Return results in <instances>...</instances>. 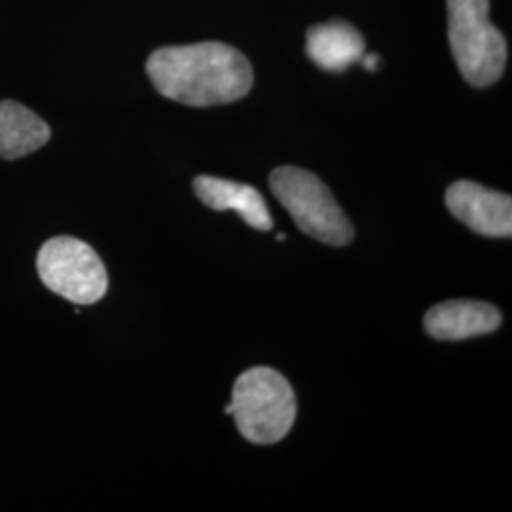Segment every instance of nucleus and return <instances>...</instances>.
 I'll return each mask as SVG.
<instances>
[{
    "label": "nucleus",
    "mask_w": 512,
    "mask_h": 512,
    "mask_svg": "<svg viewBox=\"0 0 512 512\" xmlns=\"http://www.w3.org/2000/svg\"><path fill=\"white\" fill-rule=\"evenodd\" d=\"M147 73L164 97L188 107L234 103L253 88L249 59L222 42L160 48L148 57Z\"/></svg>",
    "instance_id": "1"
},
{
    "label": "nucleus",
    "mask_w": 512,
    "mask_h": 512,
    "mask_svg": "<svg viewBox=\"0 0 512 512\" xmlns=\"http://www.w3.org/2000/svg\"><path fill=\"white\" fill-rule=\"evenodd\" d=\"M224 412L234 416L243 439L275 444L289 435L296 420L293 387L270 366L249 368L236 380Z\"/></svg>",
    "instance_id": "2"
},
{
    "label": "nucleus",
    "mask_w": 512,
    "mask_h": 512,
    "mask_svg": "<svg viewBox=\"0 0 512 512\" xmlns=\"http://www.w3.org/2000/svg\"><path fill=\"white\" fill-rule=\"evenodd\" d=\"M448 38L463 78L495 84L507 67V40L490 19V0H448Z\"/></svg>",
    "instance_id": "3"
},
{
    "label": "nucleus",
    "mask_w": 512,
    "mask_h": 512,
    "mask_svg": "<svg viewBox=\"0 0 512 512\" xmlns=\"http://www.w3.org/2000/svg\"><path fill=\"white\" fill-rule=\"evenodd\" d=\"M270 188L302 234L332 247H344L355 236L329 186L306 169L283 165L270 175Z\"/></svg>",
    "instance_id": "4"
},
{
    "label": "nucleus",
    "mask_w": 512,
    "mask_h": 512,
    "mask_svg": "<svg viewBox=\"0 0 512 512\" xmlns=\"http://www.w3.org/2000/svg\"><path fill=\"white\" fill-rule=\"evenodd\" d=\"M42 283L76 306L99 302L109 289L103 260L80 239L61 236L42 245L37 258Z\"/></svg>",
    "instance_id": "5"
},
{
    "label": "nucleus",
    "mask_w": 512,
    "mask_h": 512,
    "mask_svg": "<svg viewBox=\"0 0 512 512\" xmlns=\"http://www.w3.org/2000/svg\"><path fill=\"white\" fill-rule=\"evenodd\" d=\"M446 207L459 222L480 236H512V200L509 194L495 192L471 181H458L446 192Z\"/></svg>",
    "instance_id": "6"
},
{
    "label": "nucleus",
    "mask_w": 512,
    "mask_h": 512,
    "mask_svg": "<svg viewBox=\"0 0 512 512\" xmlns=\"http://www.w3.org/2000/svg\"><path fill=\"white\" fill-rule=\"evenodd\" d=\"M423 325L435 340L459 342L499 329L501 313L488 302L450 300L427 311Z\"/></svg>",
    "instance_id": "7"
},
{
    "label": "nucleus",
    "mask_w": 512,
    "mask_h": 512,
    "mask_svg": "<svg viewBox=\"0 0 512 512\" xmlns=\"http://www.w3.org/2000/svg\"><path fill=\"white\" fill-rule=\"evenodd\" d=\"M194 192L207 207L215 211H234L255 230L270 232L274 228L264 196L251 184L202 175L194 181Z\"/></svg>",
    "instance_id": "8"
},
{
    "label": "nucleus",
    "mask_w": 512,
    "mask_h": 512,
    "mask_svg": "<svg viewBox=\"0 0 512 512\" xmlns=\"http://www.w3.org/2000/svg\"><path fill=\"white\" fill-rule=\"evenodd\" d=\"M306 52L323 71L342 73L365 54V38L346 21H329L308 31Z\"/></svg>",
    "instance_id": "9"
},
{
    "label": "nucleus",
    "mask_w": 512,
    "mask_h": 512,
    "mask_svg": "<svg viewBox=\"0 0 512 512\" xmlns=\"http://www.w3.org/2000/svg\"><path fill=\"white\" fill-rule=\"evenodd\" d=\"M50 141L48 124L16 101L0 103V158L19 160Z\"/></svg>",
    "instance_id": "10"
},
{
    "label": "nucleus",
    "mask_w": 512,
    "mask_h": 512,
    "mask_svg": "<svg viewBox=\"0 0 512 512\" xmlns=\"http://www.w3.org/2000/svg\"><path fill=\"white\" fill-rule=\"evenodd\" d=\"M363 63L366 71H376L378 65H380V55L378 54H363V57L359 59Z\"/></svg>",
    "instance_id": "11"
},
{
    "label": "nucleus",
    "mask_w": 512,
    "mask_h": 512,
    "mask_svg": "<svg viewBox=\"0 0 512 512\" xmlns=\"http://www.w3.org/2000/svg\"><path fill=\"white\" fill-rule=\"evenodd\" d=\"M285 239H287L285 234H277V241H285Z\"/></svg>",
    "instance_id": "12"
}]
</instances>
